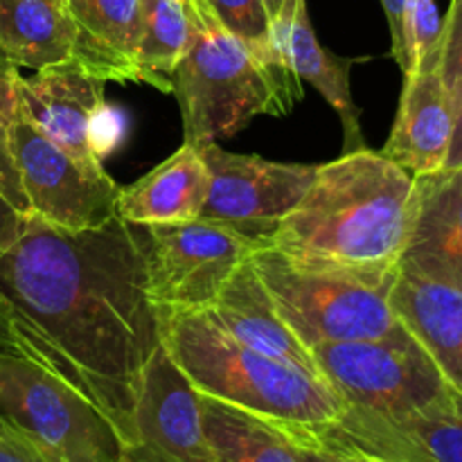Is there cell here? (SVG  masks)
Segmentation results:
<instances>
[{"label": "cell", "mask_w": 462, "mask_h": 462, "mask_svg": "<svg viewBox=\"0 0 462 462\" xmlns=\"http://www.w3.org/2000/svg\"><path fill=\"white\" fill-rule=\"evenodd\" d=\"M0 300L12 316L14 352L84 393L134 447L140 374L162 346L143 226L116 217L70 233L30 212L16 242L0 251Z\"/></svg>", "instance_id": "cell-1"}, {"label": "cell", "mask_w": 462, "mask_h": 462, "mask_svg": "<svg viewBox=\"0 0 462 462\" xmlns=\"http://www.w3.org/2000/svg\"><path fill=\"white\" fill-rule=\"evenodd\" d=\"M415 176L373 149L316 167L310 189L269 248L296 262L352 271H395L413 219Z\"/></svg>", "instance_id": "cell-2"}, {"label": "cell", "mask_w": 462, "mask_h": 462, "mask_svg": "<svg viewBox=\"0 0 462 462\" xmlns=\"http://www.w3.org/2000/svg\"><path fill=\"white\" fill-rule=\"evenodd\" d=\"M161 343L201 395L278 424L323 427L346 413L319 374L266 356L230 337L201 311H158Z\"/></svg>", "instance_id": "cell-3"}, {"label": "cell", "mask_w": 462, "mask_h": 462, "mask_svg": "<svg viewBox=\"0 0 462 462\" xmlns=\"http://www.w3.org/2000/svg\"><path fill=\"white\" fill-rule=\"evenodd\" d=\"M192 39L171 77L185 144L206 147L257 116H284L302 97L300 79L269 66L217 23L203 0H185Z\"/></svg>", "instance_id": "cell-4"}, {"label": "cell", "mask_w": 462, "mask_h": 462, "mask_svg": "<svg viewBox=\"0 0 462 462\" xmlns=\"http://www.w3.org/2000/svg\"><path fill=\"white\" fill-rule=\"evenodd\" d=\"M280 316L307 347L383 338L402 328L391 305L397 271H352L296 262L269 246L251 255Z\"/></svg>", "instance_id": "cell-5"}, {"label": "cell", "mask_w": 462, "mask_h": 462, "mask_svg": "<svg viewBox=\"0 0 462 462\" xmlns=\"http://www.w3.org/2000/svg\"><path fill=\"white\" fill-rule=\"evenodd\" d=\"M0 415L57 462H125L131 449L93 400L18 352H0Z\"/></svg>", "instance_id": "cell-6"}, {"label": "cell", "mask_w": 462, "mask_h": 462, "mask_svg": "<svg viewBox=\"0 0 462 462\" xmlns=\"http://www.w3.org/2000/svg\"><path fill=\"white\" fill-rule=\"evenodd\" d=\"M311 355L347 406L406 415L462 404L404 325L383 338L320 343Z\"/></svg>", "instance_id": "cell-7"}, {"label": "cell", "mask_w": 462, "mask_h": 462, "mask_svg": "<svg viewBox=\"0 0 462 462\" xmlns=\"http://www.w3.org/2000/svg\"><path fill=\"white\" fill-rule=\"evenodd\" d=\"M147 293L156 311L208 310L255 244L206 219L143 226Z\"/></svg>", "instance_id": "cell-8"}, {"label": "cell", "mask_w": 462, "mask_h": 462, "mask_svg": "<svg viewBox=\"0 0 462 462\" xmlns=\"http://www.w3.org/2000/svg\"><path fill=\"white\" fill-rule=\"evenodd\" d=\"M199 152L210 171L201 219L242 235L257 248L269 246L284 217L307 194L319 167L230 153L217 143Z\"/></svg>", "instance_id": "cell-9"}, {"label": "cell", "mask_w": 462, "mask_h": 462, "mask_svg": "<svg viewBox=\"0 0 462 462\" xmlns=\"http://www.w3.org/2000/svg\"><path fill=\"white\" fill-rule=\"evenodd\" d=\"M7 138L32 215L70 233L116 219L122 188L106 170L84 167L23 116L9 126Z\"/></svg>", "instance_id": "cell-10"}, {"label": "cell", "mask_w": 462, "mask_h": 462, "mask_svg": "<svg viewBox=\"0 0 462 462\" xmlns=\"http://www.w3.org/2000/svg\"><path fill=\"white\" fill-rule=\"evenodd\" d=\"M325 449H347L383 462H462V404L382 415L347 406L323 427L282 424Z\"/></svg>", "instance_id": "cell-11"}, {"label": "cell", "mask_w": 462, "mask_h": 462, "mask_svg": "<svg viewBox=\"0 0 462 462\" xmlns=\"http://www.w3.org/2000/svg\"><path fill=\"white\" fill-rule=\"evenodd\" d=\"M131 433V449L153 462H212L203 429L201 393L162 346L140 374Z\"/></svg>", "instance_id": "cell-12"}, {"label": "cell", "mask_w": 462, "mask_h": 462, "mask_svg": "<svg viewBox=\"0 0 462 462\" xmlns=\"http://www.w3.org/2000/svg\"><path fill=\"white\" fill-rule=\"evenodd\" d=\"M104 84L77 61L18 77L21 116L57 147L88 170H104L99 120L104 116Z\"/></svg>", "instance_id": "cell-13"}, {"label": "cell", "mask_w": 462, "mask_h": 462, "mask_svg": "<svg viewBox=\"0 0 462 462\" xmlns=\"http://www.w3.org/2000/svg\"><path fill=\"white\" fill-rule=\"evenodd\" d=\"M454 113L440 75V41L404 75L400 106L382 153L413 176L445 170Z\"/></svg>", "instance_id": "cell-14"}, {"label": "cell", "mask_w": 462, "mask_h": 462, "mask_svg": "<svg viewBox=\"0 0 462 462\" xmlns=\"http://www.w3.org/2000/svg\"><path fill=\"white\" fill-rule=\"evenodd\" d=\"M400 269L462 289V167L415 176L413 219Z\"/></svg>", "instance_id": "cell-15"}, {"label": "cell", "mask_w": 462, "mask_h": 462, "mask_svg": "<svg viewBox=\"0 0 462 462\" xmlns=\"http://www.w3.org/2000/svg\"><path fill=\"white\" fill-rule=\"evenodd\" d=\"M273 43L280 57L289 63L298 79H305L319 90L334 108L343 126V153L365 149L361 129V111L352 99L350 72L365 59L338 57L320 45L307 14V0H293L273 23Z\"/></svg>", "instance_id": "cell-16"}, {"label": "cell", "mask_w": 462, "mask_h": 462, "mask_svg": "<svg viewBox=\"0 0 462 462\" xmlns=\"http://www.w3.org/2000/svg\"><path fill=\"white\" fill-rule=\"evenodd\" d=\"M391 305L447 386L462 400V289L400 269Z\"/></svg>", "instance_id": "cell-17"}, {"label": "cell", "mask_w": 462, "mask_h": 462, "mask_svg": "<svg viewBox=\"0 0 462 462\" xmlns=\"http://www.w3.org/2000/svg\"><path fill=\"white\" fill-rule=\"evenodd\" d=\"M206 311L221 329H226L244 346L323 377L310 347L291 332V328L280 316L251 257L235 271L233 278L226 282L217 300Z\"/></svg>", "instance_id": "cell-18"}, {"label": "cell", "mask_w": 462, "mask_h": 462, "mask_svg": "<svg viewBox=\"0 0 462 462\" xmlns=\"http://www.w3.org/2000/svg\"><path fill=\"white\" fill-rule=\"evenodd\" d=\"M208 188L210 171L201 152L183 143L161 165L120 189L117 217L134 226L199 219Z\"/></svg>", "instance_id": "cell-19"}, {"label": "cell", "mask_w": 462, "mask_h": 462, "mask_svg": "<svg viewBox=\"0 0 462 462\" xmlns=\"http://www.w3.org/2000/svg\"><path fill=\"white\" fill-rule=\"evenodd\" d=\"M77 25L75 59L102 81H135L140 0H66Z\"/></svg>", "instance_id": "cell-20"}, {"label": "cell", "mask_w": 462, "mask_h": 462, "mask_svg": "<svg viewBox=\"0 0 462 462\" xmlns=\"http://www.w3.org/2000/svg\"><path fill=\"white\" fill-rule=\"evenodd\" d=\"M75 43L66 0H0V50L18 68L36 72L72 61Z\"/></svg>", "instance_id": "cell-21"}, {"label": "cell", "mask_w": 462, "mask_h": 462, "mask_svg": "<svg viewBox=\"0 0 462 462\" xmlns=\"http://www.w3.org/2000/svg\"><path fill=\"white\" fill-rule=\"evenodd\" d=\"M212 462H300L293 442L271 420L201 395Z\"/></svg>", "instance_id": "cell-22"}, {"label": "cell", "mask_w": 462, "mask_h": 462, "mask_svg": "<svg viewBox=\"0 0 462 462\" xmlns=\"http://www.w3.org/2000/svg\"><path fill=\"white\" fill-rule=\"evenodd\" d=\"M140 36L135 81L170 93L171 77L192 39V16L185 0H140Z\"/></svg>", "instance_id": "cell-23"}, {"label": "cell", "mask_w": 462, "mask_h": 462, "mask_svg": "<svg viewBox=\"0 0 462 462\" xmlns=\"http://www.w3.org/2000/svg\"><path fill=\"white\" fill-rule=\"evenodd\" d=\"M212 16L226 32L237 36L255 57L284 72H296L278 54L273 43V25L264 0H203ZM298 77V75H296Z\"/></svg>", "instance_id": "cell-24"}, {"label": "cell", "mask_w": 462, "mask_h": 462, "mask_svg": "<svg viewBox=\"0 0 462 462\" xmlns=\"http://www.w3.org/2000/svg\"><path fill=\"white\" fill-rule=\"evenodd\" d=\"M440 75L454 113V140L445 170L462 167V0H451L442 18Z\"/></svg>", "instance_id": "cell-25"}, {"label": "cell", "mask_w": 462, "mask_h": 462, "mask_svg": "<svg viewBox=\"0 0 462 462\" xmlns=\"http://www.w3.org/2000/svg\"><path fill=\"white\" fill-rule=\"evenodd\" d=\"M442 18L436 0H409L404 12V63L402 72H411L420 59L440 41Z\"/></svg>", "instance_id": "cell-26"}, {"label": "cell", "mask_w": 462, "mask_h": 462, "mask_svg": "<svg viewBox=\"0 0 462 462\" xmlns=\"http://www.w3.org/2000/svg\"><path fill=\"white\" fill-rule=\"evenodd\" d=\"M0 462H57L27 433L0 415Z\"/></svg>", "instance_id": "cell-27"}, {"label": "cell", "mask_w": 462, "mask_h": 462, "mask_svg": "<svg viewBox=\"0 0 462 462\" xmlns=\"http://www.w3.org/2000/svg\"><path fill=\"white\" fill-rule=\"evenodd\" d=\"M0 194L23 215H30L25 189H23L21 174H18L16 161H14L12 147H9L7 129H0Z\"/></svg>", "instance_id": "cell-28"}, {"label": "cell", "mask_w": 462, "mask_h": 462, "mask_svg": "<svg viewBox=\"0 0 462 462\" xmlns=\"http://www.w3.org/2000/svg\"><path fill=\"white\" fill-rule=\"evenodd\" d=\"M18 66L0 50V129H9L21 116L18 102Z\"/></svg>", "instance_id": "cell-29"}, {"label": "cell", "mask_w": 462, "mask_h": 462, "mask_svg": "<svg viewBox=\"0 0 462 462\" xmlns=\"http://www.w3.org/2000/svg\"><path fill=\"white\" fill-rule=\"evenodd\" d=\"M409 0H382L383 14H386L388 30H391V54L402 68L404 63V12Z\"/></svg>", "instance_id": "cell-30"}, {"label": "cell", "mask_w": 462, "mask_h": 462, "mask_svg": "<svg viewBox=\"0 0 462 462\" xmlns=\"http://www.w3.org/2000/svg\"><path fill=\"white\" fill-rule=\"evenodd\" d=\"M25 217L27 215L18 212L16 208L0 194V251L16 242L18 235L23 233Z\"/></svg>", "instance_id": "cell-31"}, {"label": "cell", "mask_w": 462, "mask_h": 462, "mask_svg": "<svg viewBox=\"0 0 462 462\" xmlns=\"http://www.w3.org/2000/svg\"><path fill=\"white\" fill-rule=\"evenodd\" d=\"M275 424H278V422H275ZM278 427L282 429L284 436H287L289 440L293 442V447H296L298 458H300V462H341L337 458V456L329 454V451H325V449H320V447L314 445V442H310V440H305V438L296 436V433L287 431L282 424H278Z\"/></svg>", "instance_id": "cell-32"}, {"label": "cell", "mask_w": 462, "mask_h": 462, "mask_svg": "<svg viewBox=\"0 0 462 462\" xmlns=\"http://www.w3.org/2000/svg\"><path fill=\"white\" fill-rule=\"evenodd\" d=\"M0 347L7 352H14V338H12V316H9L7 305L0 300Z\"/></svg>", "instance_id": "cell-33"}, {"label": "cell", "mask_w": 462, "mask_h": 462, "mask_svg": "<svg viewBox=\"0 0 462 462\" xmlns=\"http://www.w3.org/2000/svg\"><path fill=\"white\" fill-rule=\"evenodd\" d=\"M287 429V427H284ZM289 431V429H287ZM293 433V431H291ZM298 436V433H296ZM320 449H325V447H320ZM329 451V454L337 456L341 462H383V460H377V458H370V456H364V454H356V451H347V449H325Z\"/></svg>", "instance_id": "cell-34"}, {"label": "cell", "mask_w": 462, "mask_h": 462, "mask_svg": "<svg viewBox=\"0 0 462 462\" xmlns=\"http://www.w3.org/2000/svg\"><path fill=\"white\" fill-rule=\"evenodd\" d=\"M289 3H291V0H264L266 12H269V16H271V23H273L275 18H278L280 14H282V9L287 7Z\"/></svg>", "instance_id": "cell-35"}, {"label": "cell", "mask_w": 462, "mask_h": 462, "mask_svg": "<svg viewBox=\"0 0 462 462\" xmlns=\"http://www.w3.org/2000/svg\"><path fill=\"white\" fill-rule=\"evenodd\" d=\"M125 462H153V460H149L147 456H143V454H140V451L129 449V454H126Z\"/></svg>", "instance_id": "cell-36"}, {"label": "cell", "mask_w": 462, "mask_h": 462, "mask_svg": "<svg viewBox=\"0 0 462 462\" xmlns=\"http://www.w3.org/2000/svg\"><path fill=\"white\" fill-rule=\"evenodd\" d=\"M0 352H3V347H0Z\"/></svg>", "instance_id": "cell-37"}]
</instances>
